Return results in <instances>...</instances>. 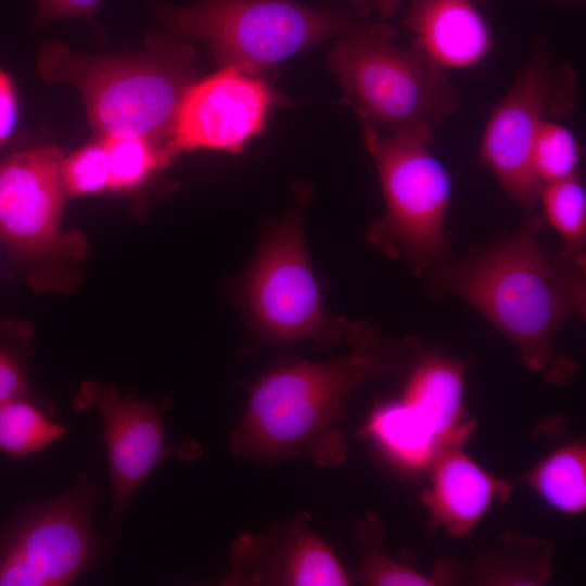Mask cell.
I'll use <instances>...</instances> for the list:
<instances>
[{
	"label": "cell",
	"instance_id": "obj_1",
	"mask_svg": "<svg viewBox=\"0 0 586 586\" xmlns=\"http://www.w3.org/2000/svg\"><path fill=\"white\" fill-rule=\"evenodd\" d=\"M545 224L533 214L517 230L474 245L461 262L433 269L429 289L466 301L517 347L528 371L563 386L577 366L556 336L568 319L585 317V263L547 252L538 239Z\"/></svg>",
	"mask_w": 586,
	"mask_h": 586
},
{
	"label": "cell",
	"instance_id": "obj_2",
	"mask_svg": "<svg viewBox=\"0 0 586 586\" xmlns=\"http://www.w3.org/2000/svg\"><path fill=\"white\" fill-rule=\"evenodd\" d=\"M348 355L327 362L292 359L264 374L250 390L233 454L275 461L307 455L318 467L347 459L342 431L346 404L362 383L406 371L420 342L392 339L368 321L348 322Z\"/></svg>",
	"mask_w": 586,
	"mask_h": 586
},
{
	"label": "cell",
	"instance_id": "obj_3",
	"mask_svg": "<svg viewBox=\"0 0 586 586\" xmlns=\"http://www.w3.org/2000/svg\"><path fill=\"white\" fill-rule=\"evenodd\" d=\"M193 60L190 44L158 35L143 52L100 58L49 43L39 53L38 69L48 80L77 87L102 137H142L170 148L178 107L193 84Z\"/></svg>",
	"mask_w": 586,
	"mask_h": 586
},
{
	"label": "cell",
	"instance_id": "obj_4",
	"mask_svg": "<svg viewBox=\"0 0 586 586\" xmlns=\"http://www.w3.org/2000/svg\"><path fill=\"white\" fill-rule=\"evenodd\" d=\"M386 23L354 25L329 54V65L360 123L432 144L458 105L445 68L413 41L395 42Z\"/></svg>",
	"mask_w": 586,
	"mask_h": 586
},
{
	"label": "cell",
	"instance_id": "obj_5",
	"mask_svg": "<svg viewBox=\"0 0 586 586\" xmlns=\"http://www.w3.org/2000/svg\"><path fill=\"white\" fill-rule=\"evenodd\" d=\"M154 12L174 36L205 42L222 67L249 75L355 25L345 13L290 0H200L187 7L160 4Z\"/></svg>",
	"mask_w": 586,
	"mask_h": 586
},
{
	"label": "cell",
	"instance_id": "obj_6",
	"mask_svg": "<svg viewBox=\"0 0 586 586\" xmlns=\"http://www.w3.org/2000/svg\"><path fill=\"white\" fill-rule=\"evenodd\" d=\"M361 127L385 202V213L370 226L367 240L386 256L406 262L416 275L449 263L447 170L423 140L380 136L366 123Z\"/></svg>",
	"mask_w": 586,
	"mask_h": 586
},
{
	"label": "cell",
	"instance_id": "obj_7",
	"mask_svg": "<svg viewBox=\"0 0 586 586\" xmlns=\"http://www.w3.org/2000/svg\"><path fill=\"white\" fill-rule=\"evenodd\" d=\"M241 292L254 326L269 342L290 345L309 339L331 347L345 336L348 321L322 306L301 215H288L269 231Z\"/></svg>",
	"mask_w": 586,
	"mask_h": 586
},
{
	"label": "cell",
	"instance_id": "obj_8",
	"mask_svg": "<svg viewBox=\"0 0 586 586\" xmlns=\"http://www.w3.org/2000/svg\"><path fill=\"white\" fill-rule=\"evenodd\" d=\"M102 493L87 475L25 514L0 540V586H62L99 556L91 514Z\"/></svg>",
	"mask_w": 586,
	"mask_h": 586
},
{
	"label": "cell",
	"instance_id": "obj_9",
	"mask_svg": "<svg viewBox=\"0 0 586 586\" xmlns=\"http://www.w3.org/2000/svg\"><path fill=\"white\" fill-rule=\"evenodd\" d=\"M571 77L556 75L545 56H533L521 68L483 132L479 162L497 179L507 196L530 213L540 186L532 170L533 145L547 113L571 107Z\"/></svg>",
	"mask_w": 586,
	"mask_h": 586
},
{
	"label": "cell",
	"instance_id": "obj_10",
	"mask_svg": "<svg viewBox=\"0 0 586 586\" xmlns=\"http://www.w3.org/2000/svg\"><path fill=\"white\" fill-rule=\"evenodd\" d=\"M75 407L95 410L102 419L114 522L149 475L166 459L178 455L179 449L166 437L162 408L148 400L86 382L75 397Z\"/></svg>",
	"mask_w": 586,
	"mask_h": 586
},
{
	"label": "cell",
	"instance_id": "obj_11",
	"mask_svg": "<svg viewBox=\"0 0 586 586\" xmlns=\"http://www.w3.org/2000/svg\"><path fill=\"white\" fill-rule=\"evenodd\" d=\"M272 102L266 84L232 66L193 82L177 111L169 145L184 150H239L264 126Z\"/></svg>",
	"mask_w": 586,
	"mask_h": 586
},
{
	"label": "cell",
	"instance_id": "obj_12",
	"mask_svg": "<svg viewBox=\"0 0 586 586\" xmlns=\"http://www.w3.org/2000/svg\"><path fill=\"white\" fill-rule=\"evenodd\" d=\"M230 586H346L341 562L310 526L309 519L275 523L260 534H244L230 549Z\"/></svg>",
	"mask_w": 586,
	"mask_h": 586
},
{
	"label": "cell",
	"instance_id": "obj_13",
	"mask_svg": "<svg viewBox=\"0 0 586 586\" xmlns=\"http://www.w3.org/2000/svg\"><path fill=\"white\" fill-rule=\"evenodd\" d=\"M62 152L52 146L0 162V240L14 253L38 256L54 246L63 201Z\"/></svg>",
	"mask_w": 586,
	"mask_h": 586
},
{
	"label": "cell",
	"instance_id": "obj_14",
	"mask_svg": "<svg viewBox=\"0 0 586 586\" xmlns=\"http://www.w3.org/2000/svg\"><path fill=\"white\" fill-rule=\"evenodd\" d=\"M429 471L430 484L421 499L430 526L454 537L468 536L494 504L511 496V484L484 470L463 446L442 450Z\"/></svg>",
	"mask_w": 586,
	"mask_h": 586
},
{
	"label": "cell",
	"instance_id": "obj_15",
	"mask_svg": "<svg viewBox=\"0 0 586 586\" xmlns=\"http://www.w3.org/2000/svg\"><path fill=\"white\" fill-rule=\"evenodd\" d=\"M406 372L400 399L445 448L463 446L475 428L463 406L464 362L420 344Z\"/></svg>",
	"mask_w": 586,
	"mask_h": 586
},
{
	"label": "cell",
	"instance_id": "obj_16",
	"mask_svg": "<svg viewBox=\"0 0 586 586\" xmlns=\"http://www.w3.org/2000/svg\"><path fill=\"white\" fill-rule=\"evenodd\" d=\"M405 23L413 42L443 68L472 66L492 47L487 23L471 0H412Z\"/></svg>",
	"mask_w": 586,
	"mask_h": 586
},
{
	"label": "cell",
	"instance_id": "obj_17",
	"mask_svg": "<svg viewBox=\"0 0 586 586\" xmlns=\"http://www.w3.org/2000/svg\"><path fill=\"white\" fill-rule=\"evenodd\" d=\"M552 544L514 532L499 534L468 570L462 568L460 582L474 585H544L551 574Z\"/></svg>",
	"mask_w": 586,
	"mask_h": 586
},
{
	"label": "cell",
	"instance_id": "obj_18",
	"mask_svg": "<svg viewBox=\"0 0 586 586\" xmlns=\"http://www.w3.org/2000/svg\"><path fill=\"white\" fill-rule=\"evenodd\" d=\"M361 434L374 441L397 466L412 472L429 470L445 449L437 436L400 398L375 407Z\"/></svg>",
	"mask_w": 586,
	"mask_h": 586
},
{
	"label": "cell",
	"instance_id": "obj_19",
	"mask_svg": "<svg viewBox=\"0 0 586 586\" xmlns=\"http://www.w3.org/2000/svg\"><path fill=\"white\" fill-rule=\"evenodd\" d=\"M527 485L556 510L577 514L586 508V448L582 443L557 447L525 475Z\"/></svg>",
	"mask_w": 586,
	"mask_h": 586
},
{
	"label": "cell",
	"instance_id": "obj_20",
	"mask_svg": "<svg viewBox=\"0 0 586 586\" xmlns=\"http://www.w3.org/2000/svg\"><path fill=\"white\" fill-rule=\"evenodd\" d=\"M66 433L52 405L34 395L0 402V451L12 457L39 453Z\"/></svg>",
	"mask_w": 586,
	"mask_h": 586
},
{
	"label": "cell",
	"instance_id": "obj_21",
	"mask_svg": "<svg viewBox=\"0 0 586 586\" xmlns=\"http://www.w3.org/2000/svg\"><path fill=\"white\" fill-rule=\"evenodd\" d=\"M355 538L361 561L352 582L369 586L446 585L440 565L426 574L391 557L383 547V522L375 514L368 513L356 524Z\"/></svg>",
	"mask_w": 586,
	"mask_h": 586
},
{
	"label": "cell",
	"instance_id": "obj_22",
	"mask_svg": "<svg viewBox=\"0 0 586 586\" xmlns=\"http://www.w3.org/2000/svg\"><path fill=\"white\" fill-rule=\"evenodd\" d=\"M545 222L561 237V253L585 263L586 193L578 171L540 187Z\"/></svg>",
	"mask_w": 586,
	"mask_h": 586
},
{
	"label": "cell",
	"instance_id": "obj_23",
	"mask_svg": "<svg viewBox=\"0 0 586 586\" xmlns=\"http://www.w3.org/2000/svg\"><path fill=\"white\" fill-rule=\"evenodd\" d=\"M110 165L109 189H130L170 161L175 152L142 137H102Z\"/></svg>",
	"mask_w": 586,
	"mask_h": 586
},
{
	"label": "cell",
	"instance_id": "obj_24",
	"mask_svg": "<svg viewBox=\"0 0 586 586\" xmlns=\"http://www.w3.org/2000/svg\"><path fill=\"white\" fill-rule=\"evenodd\" d=\"M581 148L565 126L545 118L532 151V170L542 187L577 173Z\"/></svg>",
	"mask_w": 586,
	"mask_h": 586
},
{
	"label": "cell",
	"instance_id": "obj_25",
	"mask_svg": "<svg viewBox=\"0 0 586 586\" xmlns=\"http://www.w3.org/2000/svg\"><path fill=\"white\" fill-rule=\"evenodd\" d=\"M62 178L64 190L72 195L109 189L110 165L103 140L81 148L63 161Z\"/></svg>",
	"mask_w": 586,
	"mask_h": 586
},
{
	"label": "cell",
	"instance_id": "obj_26",
	"mask_svg": "<svg viewBox=\"0 0 586 586\" xmlns=\"http://www.w3.org/2000/svg\"><path fill=\"white\" fill-rule=\"evenodd\" d=\"M26 395L33 394L23 359L15 352L0 346V402Z\"/></svg>",
	"mask_w": 586,
	"mask_h": 586
},
{
	"label": "cell",
	"instance_id": "obj_27",
	"mask_svg": "<svg viewBox=\"0 0 586 586\" xmlns=\"http://www.w3.org/2000/svg\"><path fill=\"white\" fill-rule=\"evenodd\" d=\"M102 0H38L36 21L47 24L52 21L78 16L94 22V14Z\"/></svg>",
	"mask_w": 586,
	"mask_h": 586
},
{
	"label": "cell",
	"instance_id": "obj_28",
	"mask_svg": "<svg viewBox=\"0 0 586 586\" xmlns=\"http://www.w3.org/2000/svg\"><path fill=\"white\" fill-rule=\"evenodd\" d=\"M17 119V103L10 77L0 71V144L11 136Z\"/></svg>",
	"mask_w": 586,
	"mask_h": 586
},
{
	"label": "cell",
	"instance_id": "obj_29",
	"mask_svg": "<svg viewBox=\"0 0 586 586\" xmlns=\"http://www.w3.org/2000/svg\"><path fill=\"white\" fill-rule=\"evenodd\" d=\"M361 11L368 14L372 9H378L384 16H388L396 11L400 0H351Z\"/></svg>",
	"mask_w": 586,
	"mask_h": 586
},
{
	"label": "cell",
	"instance_id": "obj_30",
	"mask_svg": "<svg viewBox=\"0 0 586 586\" xmlns=\"http://www.w3.org/2000/svg\"><path fill=\"white\" fill-rule=\"evenodd\" d=\"M471 1L476 2V1H482V0H471Z\"/></svg>",
	"mask_w": 586,
	"mask_h": 586
},
{
	"label": "cell",
	"instance_id": "obj_31",
	"mask_svg": "<svg viewBox=\"0 0 586 586\" xmlns=\"http://www.w3.org/2000/svg\"><path fill=\"white\" fill-rule=\"evenodd\" d=\"M576 1H582V0H576Z\"/></svg>",
	"mask_w": 586,
	"mask_h": 586
}]
</instances>
